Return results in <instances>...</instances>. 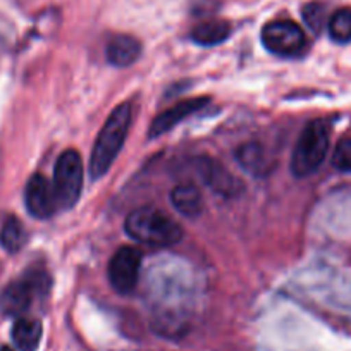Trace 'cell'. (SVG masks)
<instances>
[{"instance_id":"cell-10","label":"cell","mask_w":351,"mask_h":351,"mask_svg":"<svg viewBox=\"0 0 351 351\" xmlns=\"http://www.w3.org/2000/svg\"><path fill=\"white\" fill-rule=\"evenodd\" d=\"M208 104V99H204V97H198V99H190L183 100V102L176 104L174 107H171L169 110L162 112L160 116H157L152 123L150 130H148V136L157 138L162 136L164 133L171 131L172 128L178 126L183 119L193 116L198 110L205 109V106Z\"/></svg>"},{"instance_id":"cell-3","label":"cell","mask_w":351,"mask_h":351,"mask_svg":"<svg viewBox=\"0 0 351 351\" xmlns=\"http://www.w3.org/2000/svg\"><path fill=\"white\" fill-rule=\"evenodd\" d=\"M329 150V126L326 121H312L305 126L295 145L291 171L296 178H306L322 165Z\"/></svg>"},{"instance_id":"cell-11","label":"cell","mask_w":351,"mask_h":351,"mask_svg":"<svg viewBox=\"0 0 351 351\" xmlns=\"http://www.w3.org/2000/svg\"><path fill=\"white\" fill-rule=\"evenodd\" d=\"M107 60L116 67H128L141 56V43L134 36L117 35L107 43Z\"/></svg>"},{"instance_id":"cell-5","label":"cell","mask_w":351,"mask_h":351,"mask_svg":"<svg viewBox=\"0 0 351 351\" xmlns=\"http://www.w3.org/2000/svg\"><path fill=\"white\" fill-rule=\"evenodd\" d=\"M49 289V279L42 271H29L18 281L11 282L0 295V310L5 315L18 317L32 306L36 295Z\"/></svg>"},{"instance_id":"cell-15","label":"cell","mask_w":351,"mask_h":351,"mask_svg":"<svg viewBox=\"0 0 351 351\" xmlns=\"http://www.w3.org/2000/svg\"><path fill=\"white\" fill-rule=\"evenodd\" d=\"M229 35H231V25L221 19H214V21H204L195 26L191 32V40L198 45L212 47L226 42Z\"/></svg>"},{"instance_id":"cell-6","label":"cell","mask_w":351,"mask_h":351,"mask_svg":"<svg viewBox=\"0 0 351 351\" xmlns=\"http://www.w3.org/2000/svg\"><path fill=\"white\" fill-rule=\"evenodd\" d=\"M262 43L276 56L296 57L306 47V36L296 23L279 19L263 26Z\"/></svg>"},{"instance_id":"cell-4","label":"cell","mask_w":351,"mask_h":351,"mask_svg":"<svg viewBox=\"0 0 351 351\" xmlns=\"http://www.w3.org/2000/svg\"><path fill=\"white\" fill-rule=\"evenodd\" d=\"M53 195L57 208H73L81 197L83 188V160L76 150H66L53 169Z\"/></svg>"},{"instance_id":"cell-9","label":"cell","mask_w":351,"mask_h":351,"mask_svg":"<svg viewBox=\"0 0 351 351\" xmlns=\"http://www.w3.org/2000/svg\"><path fill=\"white\" fill-rule=\"evenodd\" d=\"M197 169L202 181L208 188H212L215 193H221L224 197H232V195L239 193V190H241V183L236 180L234 176L224 165L212 160V158H200L197 162Z\"/></svg>"},{"instance_id":"cell-13","label":"cell","mask_w":351,"mask_h":351,"mask_svg":"<svg viewBox=\"0 0 351 351\" xmlns=\"http://www.w3.org/2000/svg\"><path fill=\"white\" fill-rule=\"evenodd\" d=\"M12 343L19 351H36L42 341V324L35 319H18L12 326Z\"/></svg>"},{"instance_id":"cell-18","label":"cell","mask_w":351,"mask_h":351,"mask_svg":"<svg viewBox=\"0 0 351 351\" xmlns=\"http://www.w3.org/2000/svg\"><path fill=\"white\" fill-rule=\"evenodd\" d=\"M326 5L320 2H310L303 8V19L315 33L322 32L324 25H326Z\"/></svg>"},{"instance_id":"cell-8","label":"cell","mask_w":351,"mask_h":351,"mask_svg":"<svg viewBox=\"0 0 351 351\" xmlns=\"http://www.w3.org/2000/svg\"><path fill=\"white\" fill-rule=\"evenodd\" d=\"M25 204L29 214L35 219L52 217L53 212L57 210L52 183L42 174L32 176L25 190Z\"/></svg>"},{"instance_id":"cell-7","label":"cell","mask_w":351,"mask_h":351,"mask_svg":"<svg viewBox=\"0 0 351 351\" xmlns=\"http://www.w3.org/2000/svg\"><path fill=\"white\" fill-rule=\"evenodd\" d=\"M141 252L134 246L119 248L109 262V281L112 288L121 295H130L134 291L140 279Z\"/></svg>"},{"instance_id":"cell-19","label":"cell","mask_w":351,"mask_h":351,"mask_svg":"<svg viewBox=\"0 0 351 351\" xmlns=\"http://www.w3.org/2000/svg\"><path fill=\"white\" fill-rule=\"evenodd\" d=\"M334 167L339 169L343 172H351V140L346 138V140H341L337 143L336 150H334L332 157Z\"/></svg>"},{"instance_id":"cell-16","label":"cell","mask_w":351,"mask_h":351,"mask_svg":"<svg viewBox=\"0 0 351 351\" xmlns=\"http://www.w3.org/2000/svg\"><path fill=\"white\" fill-rule=\"evenodd\" d=\"M26 241V232L21 221L16 217H8L2 229H0V245L9 253H16L23 248Z\"/></svg>"},{"instance_id":"cell-2","label":"cell","mask_w":351,"mask_h":351,"mask_svg":"<svg viewBox=\"0 0 351 351\" xmlns=\"http://www.w3.org/2000/svg\"><path fill=\"white\" fill-rule=\"evenodd\" d=\"M124 229L134 241L154 248H167L183 238V228L165 212L154 207H141L131 212L124 222Z\"/></svg>"},{"instance_id":"cell-12","label":"cell","mask_w":351,"mask_h":351,"mask_svg":"<svg viewBox=\"0 0 351 351\" xmlns=\"http://www.w3.org/2000/svg\"><path fill=\"white\" fill-rule=\"evenodd\" d=\"M171 202L180 214L186 217H197L204 208L202 193L197 186L190 183H181L172 190Z\"/></svg>"},{"instance_id":"cell-1","label":"cell","mask_w":351,"mask_h":351,"mask_svg":"<svg viewBox=\"0 0 351 351\" xmlns=\"http://www.w3.org/2000/svg\"><path fill=\"white\" fill-rule=\"evenodd\" d=\"M133 119V109L130 104H121L110 112L106 124L100 130L93 145L92 157H90V176L92 180H100L106 172L112 167L114 160L119 155Z\"/></svg>"},{"instance_id":"cell-20","label":"cell","mask_w":351,"mask_h":351,"mask_svg":"<svg viewBox=\"0 0 351 351\" xmlns=\"http://www.w3.org/2000/svg\"><path fill=\"white\" fill-rule=\"evenodd\" d=\"M0 351H14V350H12V348H9V346H4Z\"/></svg>"},{"instance_id":"cell-17","label":"cell","mask_w":351,"mask_h":351,"mask_svg":"<svg viewBox=\"0 0 351 351\" xmlns=\"http://www.w3.org/2000/svg\"><path fill=\"white\" fill-rule=\"evenodd\" d=\"M329 35L334 42L348 43L351 42V9L343 8L334 12L329 19Z\"/></svg>"},{"instance_id":"cell-14","label":"cell","mask_w":351,"mask_h":351,"mask_svg":"<svg viewBox=\"0 0 351 351\" xmlns=\"http://www.w3.org/2000/svg\"><path fill=\"white\" fill-rule=\"evenodd\" d=\"M236 158H238L239 165L255 178L271 171V162H269L263 147L258 143H246L239 147V150L236 152Z\"/></svg>"}]
</instances>
